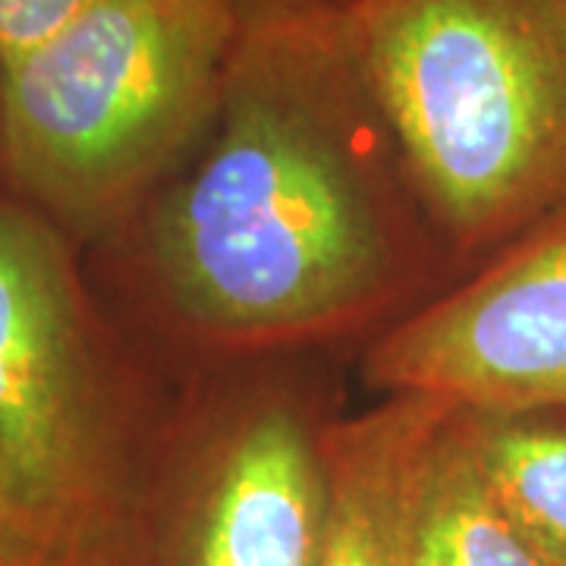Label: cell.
I'll return each mask as SVG.
<instances>
[{"mask_svg": "<svg viewBox=\"0 0 566 566\" xmlns=\"http://www.w3.org/2000/svg\"><path fill=\"white\" fill-rule=\"evenodd\" d=\"M95 0H0V73L54 39Z\"/></svg>", "mask_w": 566, "mask_h": 566, "instance_id": "obj_11", "label": "cell"}, {"mask_svg": "<svg viewBox=\"0 0 566 566\" xmlns=\"http://www.w3.org/2000/svg\"><path fill=\"white\" fill-rule=\"evenodd\" d=\"M324 422L283 390H259L164 469L167 566H318L327 516Z\"/></svg>", "mask_w": 566, "mask_h": 566, "instance_id": "obj_6", "label": "cell"}, {"mask_svg": "<svg viewBox=\"0 0 566 566\" xmlns=\"http://www.w3.org/2000/svg\"><path fill=\"white\" fill-rule=\"evenodd\" d=\"M305 3H322V7H337V10H344V7L356 3V0H305Z\"/></svg>", "mask_w": 566, "mask_h": 566, "instance_id": "obj_12", "label": "cell"}, {"mask_svg": "<svg viewBox=\"0 0 566 566\" xmlns=\"http://www.w3.org/2000/svg\"><path fill=\"white\" fill-rule=\"evenodd\" d=\"M363 375L453 412H566V208L375 334Z\"/></svg>", "mask_w": 566, "mask_h": 566, "instance_id": "obj_5", "label": "cell"}, {"mask_svg": "<svg viewBox=\"0 0 566 566\" xmlns=\"http://www.w3.org/2000/svg\"><path fill=\"white\" fill-rule=\"evenodd\" d=\"M164 447L73 240L0 189V506L54 526L139 516Z\"/></svg>", "mask_w": 566, "mask_h": 566, "instance_id": "obj_4", "label": "cell"}, {"mask_svg": "<svg viewBox=\"0 0 566 566\" xmlns=\"http://www.w3.org/2000/svg\"><path fill=\"white\" fill-rule=\"evenodd\" d=\"M497 504L551 566H566V412H457Z\"/></svg>", "mask_w": 566, "mask_h": 566, "instance_id": "obj_9", "label": "cell"}, {"mask_svg": "<svg viewBox=\"0 0 566 566\" xmlns=\"http://www.w3.org/2000/svg\"><path fill=\"white\" fill-rule=\"evenodd\" d=\"M450 412L422 397H381L365 412L324 422L318 566H412L424 463Z\"/></svg>", "mask_w": 566, "mask_h": 566, "instance_id": "obj_7", "label": "cell"}, {"mask_svg": "<svg viewBox=\"0 0 566 566\" xmlns=\"http://www.w3.org/2000/svg\"><path fill=\"white\" fill-rule=\"evenodd\" d=\"M133 221L158 315L218 356L375 337L453 281L337 7L305 0L249 7L214 120Z\"/></svg>", "mask_w": 566, "mask_h": 566, "instance_id": "obj_1", "label": "cell"}, {"mask_svg": "<svg viewBox=\"0 0 566 566\" xmlns=\"http://www.w3.org/2000/svg\"><path fill=\"white\" fill-rule=\"evenodd\" d=\"M412 566H551L497 504L457 412L424 463Z\"/></svg>", "mask_w": 566, "mask_h": 566, "instance_id": "obj_8", "label": "cell"}, {"mask_svg": "<svg viewBox=\"0 0 566 566\" xmlns=\"http://www.w3.org/2000/svg\"><path fill=\"white\" fill-rule=\"evenodd\" d=\"M337 20L453 281L566 208V0H356Z\"/></svg>", "mask_w": 566, "mask_h": 566, "instance_id": "obj_2", "label": "cell"}, {"mask_svg": "<svg viewBox=\"0 0 566 566\" xmlns=\"http://www.w3.org/2000/svg\"><path fill=\"white\" fill-rule=\"evenodd\" d=\"M0 566H167L158 506L104 526H54L0 506Z\"/></svg>", "mask_w": 566, "mask_h": 566, "instance_id": "obj_10", "label": "cell"}, {"mask_svg": "<svg viewBox=\"0 0 566 566\" xmlns=\"http://www.w3.org/2000/svg\"><path fill=\"white\" fill-rule=\"evenodd\" d=\"M243 0H95L0 73V189L70 240L136 218L199 145Z\"/></svg>", "mask_w": 566, "mask_h": 566, "instance_id": "obj_3", "label": "cell"}]
</instances>
